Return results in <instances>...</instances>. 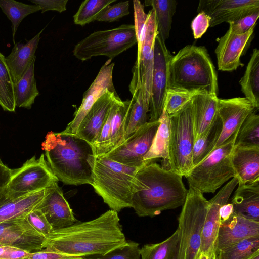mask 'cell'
Here are the masks:
<instances>
[{
  "label": "cell",
  "mask_w": 259,
  "mask_h": 259,
  "mask_svg": "<svg viewBox=\"0 0 259 259\" xmlns=\"http://www.w3.org/2000/svg\"><path fill=\"white\" fill-rule=\"evenodd\" d=\"M46 239L45 248L82 257L106 254L126 242L118 213L111 209L92 220L53 229Z\"/></svg>",
  "instance_id": "1"
},
{
  "label": "cell",
  "mask_w": 259,
  "mask_h": 259,
  "mask_svg": "<svg viewBox=\"0 0 259 259\" xmlns=\"http://www.w3.org/2000/svg\"><path fill=\"white\" fill-rule=\"evenodd\" d=\"M182 177L154 161L143 164L135 176L132 207L140 217H153L183 206L188 189Z\"/></svg>",
  "instance_id": "2"
},
{
  "label": "cell",
  "mask_w": 259,
  "mask_h": 259,
  "mask_svg": "<svg viewBox=\"0 0 259 259\" xmlns=\"http://www.w3.org/2000/svg\"><path fill=\"white\" fill-rule=\"evenodd\" d=\"M41 146L48 166L59 181L91 184L96 157L92 145L74 134L51 131Z\"/></svg>",
  "instance_id": "3"
},
{
  "label": "cell",
  "mask_w": 259,
  "mask_h": 259,
  "mask_svg": "<svg viewBox=\"0 0 259 259\" xmlns=\"http://www.w3.org/2000/svg\"><path fill=\"white\" fill-rule=\"evenodd\" d=\"M168 69L169 88L218 95L217 74L205 47L185 46L172 56Z\"/></svg>",
  "instance_id": "4"
},
{
  "label": "cell",
  "mask_w": 259,
  "mask_h": 259,
  "mask_svg": "<svg viewBox=\"0 0 259 259\" xmlns=\"http://www.w3.org/2000/svg\"><path fill=\"white\" fill-rule=\"evenodd\" d=\"M140 167L129 166L104 156H96L90 185L111 210L119 212L132 207L135 176Z\"/></svg>",
  "instance_id": "5"
},
{
  "label": "cell",
  "mask_w": 259,
  "mask_h": 259,
  "mask_svg": "<svg viewBox=\"0 0 259 259\" xmlns=\"http://www.w3.org/2000/svg\"><path fill=\"white\" fill-rule=\"evenodd\" d=\"M237 133L210 154L184 176L189 187L202 194L213 193L229 179L235 177L232 165V154Z\"/></svg>",
  "instance_id": "6"
},
{
  "label": "cell",
  "mask_w": 259,
  "mask_h": 259,
  "mask_svg": "<svg viewBox=\"0 0 259 259\" xmlns=\"http://www.w3.org/2000/svg\"><path fill=\"white\" fill-rule=\"evenodd\" d=\"M209 201L197 189L189 187L178 218V259H197Z\"/></svg>",
  "instance_id": "7"
},
{
  "label": "cell",
  "mask_w": 259,
  "mask_h": 259,
  "mask_svg": "<svg viewBox=\"0 0 259 259\" xmlns=\"http://www.w3.org/2000/svg\"><path fill=\"white\" fill-rule=\"evenodd\" d=\"M169 116L170 136L167 169L184 176L193 167L195 141L192 100Z\"/></svg>",
  "instance_id": "8"
},
{
  "label": "cell",
  "mask_w": 259,
  "mask_h": 259,
  "mask_svg": "<svg viewBox=\"0 0 259 259\" xmlns=\"http://www.w3.org/2000/svg\"><path fill=\"white\" fill-rule=\"evenodd\" d=\"M137 44L135 26L118 27L94 32L75 46L74 56L82 61L94 56H105L112 59Z\"/></svg>",
  "instance_id": "9"
},
{
  "label": "cell",
  "mask_w": 259,
  "mask_h": 259,
  "mask_svg": "<svg viewBox=\"0 0 259 259\" xmlns=\"http://www.w3.org/2000/svg\"><path fill=\"white\" fill-rule=\"evenodd\" d=\"M44 154L33 156L19 168L13 169L5 187L7 194L19 197L46 189L59 180L48 166Z\"/></svg>",
  "instance_id": "10"
},
{
  "label": "cell",
  "mask_w": 259,
  "mask_h": 259,
  "mask_svg": "<svg viewBox=\"0 0 259 259\" xmlns=\"http://www.w3.org/2000/svg\"><path fill=\"white\" fill-rule=\"evenodd\" d=\"M159 120L148 121L106 154L103 155L118 163L140 167L147 163L144 157L150 150L159 125Z\"/></svg>",
  "instance_id": "11"
},
{
  "label": "cell",
  "mask_w": 259,
  "mask_h": 259,
  "mask_svg": "<svg viewBox=\"0 0 259 259\" xmlns=\"http://www.w3.org/2000/svg\"><path fill=\"white\" fill-rule=\"evenodd\" d=\"M158 33L154 46V65L151 94L149 101V121L158 120L163 111L165 94L169 88V63L172 57Z\"/></svg>",
  "instance_id": "12"
},
{
  "label": "cell",
  "mask_w": 259,
  "mask_h": 259,
  "mask_svg": "<svg viewBox=\"0 0 259 259\" xmlns=\"http://www.w3.org/2000/svg\"><path fill=\"white\" fill-rule=\"evenodd\" d=\"M46 237L38 233L26 217L0 223V244L34 252L45 248Z\"/></svg>",
  "instance_id": "13"
},
{
  "label": "cell",
  "mask_w": 259,
  "mask_h": 259,
  "mask_svg": "<svg viewBox=\"0 0 259 259\" xmlns=\"http://www.w3.org/2000/svg\"><path fill=\"white\" fill-rule=\"evenodd\" d=\"M257 11L259 0H202L197 10L210 17V27L223 22H236Z\"/></svg>",
  "instance_id": "14"
},
{
  "label": "cell",
  "mask_w": 259,
  "mask_h": 259,
  "mask_svg": "<svg viewBox=\"0 0 259 259\" xmlns=\"http://www.w3.org/2000/svg\"><path fill=\"white\" fill-rule=\"evenodd\" d=\"M111 60L109 59L102 66L92 83L84 93L81 104L75 112L73 119L61 132L62 133L75 134L89 111L107 90L117 93L112 80L114 63H111Z\"/></svg>",
  "instance_id": "15"
},
{
  "label": "cell",
  "mask_w": 259,
  "mask_h": 259,
  "mask_svg": "<svg viewBox=\"0 0 259 259\" xmlns=\"http://www.w3.org/2000/svg\"><path fill=\"white\" fill-rule=\"evenodd\" d=\"M255 110L245 97L219 98L218 113L222 122V130L214 149L225 143L237 133L244 120Z\"/></svg>",
  "instance_id": "16"
},
{
  "label": "cell",
  "mask_w": 259,
  "mask_h": 259,
  "mask_svg": "<svg viewBox=\"0 0 259 259\" xmlns=\"http://www.w3.org/2000/svg\"><path fill=\"white\" fill-rule=\"evenodd\" d=\"M147 14L145 37L140 55L137 58L133 69L140 75L144 100L149 107L154 65V41L158 32L154 11L152 9Z\"/></svg>",
  "instance_id": "17"
},
{
  "label": "cell",
  "mask_w": 259,
  "mask_h": 259,
  "mask_svg": "<svg viewBox=\"0 0 259 259\" xmlns=\"http://www.w3.org/2000/svg\"><path fill=\"white\" fill-rule=\"evenodd\" d=\"M35 208L41 211L53 229L69 227L76 221L58 182L46 188L42 200Z\"/></svg>",
  "instance_id": "18"
},
{
  "label": "cell",
  "mask_w": 259,
  "mask_h": 259,
  "mask_svg": "<svg viewBox=\"0 0 259 259\" xmlns=\"http://www.w3.org/2000/svg\"><path fill=\"white\" fill-rule=\"evenodd\" d=\"M255 25L246 33L236 34L229 29L219 40L215 50L218 69L231 72L243 66L240 57L255 29Z\"/></svg>",
  "instance_id": "19"
},
{
  "label": "cell",
  "mask_w": 259,
  "mask_h": 259,
  "mask_svg": "<svg viewBox=\"0 0 259 259\" xmlns=\"http://www.w3.org/2000/svg\"><path fill=\"white\" fill-rule=\"evenodd\" d=\"M119 98L117 93L107 90L93 105L74 135L93 146L98 139L112 104Z\"/></svg>",
  "instance_id": "20"
},
{
  "label": "cell",
  "mask_w": 259,
  "mask_h": 259,
  "mask_svg": "<svg viewBox=\"0 0 259 259\" xmlns=\"http://www.w3.org/2000/svg\"><path fill=\"white\" fill-rule=\"evenodd\" d=\"M238 183L236 177L232 178L212 198L208 200V206L202 232L199 253L213 247L216 248V241L220 223L219 209L223 205L227 203Z\"/></svg>",
  "instance_id": "21"
},
{
  "label": "cell",
  "mask_w": 259,
  "mask_h": 259,
  "mask_svg": "<svg viewBox=\"0 0 259 259\" xmlns=\"http://www.w3.org/2000/svg\"><path fill=\"white\" fill-rule=\"evenodd\" d=\"M259 236V222L233 214L227 220L220 223L216 251L246 238Z\"/></svg>",
  "instance_id": "22"
},
{
  "label": "cell",
  "mask_w": 259,
  "mask_h": 259,
  "mask_svg": "<svg viewBox=\"0 0 259 259\" xmlns=\"http://www.w3.org/2000/svg\"><path fill=\"white\" fill-rule=\"evenodd\" d=\"M5 187L0 190V223L26 217L37 206L46 192L45 189L21 196L14 197L6 193Z\"/></svg>",
  "instance_id": "23"
},
{
  "label": "cell",
  "mask_w": 259,
  "mask_h": 259,
  "mask_svg": "<svg viewBox=\"0 0 259 259\" xmlns=\"http://www.w3.org/2000/svg\"><path fill=\"white\" fill-rule=\"evenodd\" d=\"M232 165L238 183L246 184L259 179V147L234 145Z\"/></svg>",
  "instance_id": "24"
},
{
  "label": "cell",
  "mask_w": 259,
  "mask_h": 259,
  "mask_svg": "<svg viewBox=\"0 0 259 259\" xmlns=\"http://www.w3.org/2000/svg\"><path fill=\"white\" fill-rule=\"evenodd\" d=\"M238 185L231 202L234 213L259 222V179Z\"/></svg>",
  "instance_id": "25"
},
{
  "label": "cell",
  "mask_w": 259,
  "mask_h": 259,
  "mask_svg": "<svg viewBox=\"0 0 259 259\" xmlns=\"http://www.w3.org/2000/svg\"><path fill=\"white\" fill-rule=\"evenodd\" d=\"M218 97L215 94L199 92L192 99L195 140L211 125L218 113Z\"/></svg>",
  "instance_id": "26"
},
{
  "label": "cell",
  "mask_w": 259,
  "mask_h": 259,
  "mask_svg": "<svg viewBox=\"0 0 259 259\" xmlns=\"http://www.w3.org/2000/svg\"><path fill=\"white\" fill-rule=\"evenodd\" d=\"M43 30L26 44L17 43L6 57L14 83L17 82L27 69L34 58Z\"/></svg>",
  "instance_id": "27"
},
{
  "label": "cell",
  "mask_w": 259,
  "mask_h": 259,
  "mask_svg": "<svg viewBox=\"0 0 259 259\" xmlns=\"http://www.w3.org/2000/svg\"><path fill=\"white\" fill-rule=\"evenodd\" d=\"M245 97L259 108V51L254 49L242 77L239 81Z\"/></svg>",
  "instance_id": "28"
},
{
  "label": "cell",
  "mask_w": 259,
  "mask_h": 259,
  "mask_svg": "<svg viewBox=\"0 0 259 259\" xmlns=\"http://www.w3.org/2000/svg\"><path fill=\"white\" fill-rule=\"evenodd\" d=\"M222 130V122L219 113L210 126L195 141L192 163L193 166L198 164L213 150Z\"/></svg>",
  "instance_id": "29"
},
{
  "label": "cell",
  "mask_w": 259,
  "mask_h": 259,
  "mask_svg": "<svg viewBox=\"0 0 259 259\" xmlns=\"http://www.w3.org/2000/svg\"><path fill=\"white\" fill-rule=\"evenodd\" d=\"M34 58L30 65L19 81L14 84V95L16 107L29 109L39 95L34 78Z\"/></svg>",
  "instance_id": "30"
},
{
  "label": "cell",
  "mask_w": 259,
  "mask_h": 259,
  "mask_svg": "<svg viewBox=\"0 0 259 259\" xmlns=\"http://www.w3.org/2000/svg\"><path fill=\"white\" fill-rule=\"evenodd\" d=\"M160 124L153 139L151 147L144 157L145 162L163 158L167 162L170 136V118L163 110L159 119Z\"/></svg>",
  "instance_id": "31"
},
{
  "label": "cell",
  "mask_w": 259,
  "mask_h": 259,
  "mask_svg": "<svg viewBox=\"0 0 259 259\" xmlns=\"http://www.w3.org/2000/svg\"><path fill=\"white\" fill-rule=\"evenodd\" d=\"M145 6H150L154 11L157 32L162 39L165 40L169 37L171 27L172 19L177 5L175 0H147Z\"/></svg>",
  "instance_id": "32"
},
{
  "label": "cell",
  "mask_w": 259,
  "mask_h": 259,
  "mask_svg": "<svg viewBox=\"0 0 259 259\" xmlns=\"http://www.w3.org/2000/svg\"><path fill=\"white\" fill-rule=\"evenodd\" d=\"M179 243V234L177 229L161 242L144 245L140 248L141 259H178Z\"/></svg>",
  "instance_id": "33"
},
{
  "label": "cell",
  "mask_w": 259,
  "mask_h": 259,
  "mask_svg": "<svg viewBox=\"0 0 259 259\" xmlns=\"http://www.w3.org/2000/svg\"><path fill=\"white\" fill-rule=\"evenodd\" d=\"M133 102V98L122 101L114 113L111 124L107 153L123 141Z\"/></svg>",
  "instance_id": "34"
},
{
  "label": "cell",
  "mask_w": 259,
  "mask_h": 259,
  "mask_svg": "<svg viewBox=\"0 0 259 259\" xmlns=\"http://www.w3.org/2000/svg\"><path fill=\"white\" fill-rule=\"evenodd\" d=\"M131 93L133 95L134 102L130 113L123 141L148 122L147 113L149 112V107L145 104L144 100L142 86Z\"/></svg>",
  "instance_id": "35"
},
{
  "label": "cell",
  "mask_w": 259,
  "mask_h": 259,
  "mask_svg": "<svg viewBox=\"0 0 259 259\" xmlns=\"http://www.w3.org/2000/svg\"><path fill=\"white\" fill-rule=\"evenodd\" d=\"M0 8L12 23L13 41L18 26L27 15L40 10L39 6L28 5L14 0H0Z\"/></svg>",
  "instance_id": "36"
},
{
  "label": "cell",
  "mask_w": 259,
  "mask_h": 259,
  "mask_svg": "<svg viewBox=\"0 0 259 259\" xmlns=\"http://www.w3.org/2000/svg\"><path fill=\"white\" fill-rule=\"evenodd\" d=\"M14 87L6 57L0 53V106L5 111L14 112L15 110Z\"/></svg>",
  "instance_id": "37"
},
{
  "label": "cell",
  "mask_w": 259,
  "mask_h": 259,
  "mask_svg": "<svg viewBox=\"0 0 259 259\" xmlns=\"http://www.w3.org/2000/svg\"><path fill=\"white\" fill-rule=\"evenodd\" d=\"M259 252V236L246 238L220 249L217 259H249Z\"/></svg>",
  "instance_id": "38"
},
{
  "label": "cell",
  "mask_w": 259,
  "mask_h": 259,
  "mask_svg": "<svg viewBox=\"0 0 259 259\" xmlns=\"http://www.w3.org/2000/svg\"><path fill=\"white\" fill-rule=\"evenodd\" d=\"M254 110L244 120L236 135L235 145L259 147V115Z\"/></svg>",
  "instance_id": "39"
},
{
  "label": "cell",
  "mask_w": 259,
  "mask_h": 259,
  "mask_svg": "<svg viewBox=\"0 0 259 259\" xmlns=\"http://www.w3.org/2000/svg\"><path fill=\"white\" fill-rule=\"evenodd\" d=\"M116 0H85L73 16L75 24L83 26L96 20L104 9Z\"/></svg>",
  "instance_id": "40"
},
{
  "label": "cell",
  "mask_w": 259,
  "mask_h": 259,
  "mask_svg": "<svg viewBox=\"0 0 259 259\" xmlns=\"http://www.w3.org/2000/svg\"><path fill=\"white\" fill-rule=\"evenodd\" d=\"M199 92H190L168 88L166 91L163 110L169 116L174 114L192 100Z\"/></svg>",
  "instance_id": "41"
},
{
  "label": "cell",
  "mask_w": 259,
  "mask_h": 259,
  "mask_svg": "<svg viewBox=\"0 0 259 259\" xmlns=\"http://www.w3.org/2000/svg\"><path fill=\"white\" fill-rule=\"evenodd\" d=\"M139 245L135 242L126 241L124 245L106 254L86 256L83 259H141Z\"/></svg>",
  "instance_id": "42"
},
{
  "label": "cell",
  "mask_w": 259,
  "mask_h": 259,
  "mask_svg": "<svg viewBox=\"0 0 259 259\" xmlns=\"http://www.w3.org/2000/svg\"><path fill=\"white\" fill-rule=\"evenodd\" d=\"M134 22L137 44L138 46L137 57L140 55L145 37L148 14L144 11V5L140 1H133Z\"/></svg>",
  "instance_id": "43"
},
{
  "label": "cell",
  "mask_w": 259,
  "mask_h": 259,
  "mask_svg": "<svg viewBox=\"0 0 259 259\" xmlns=\"http://www.w3.org/2000/svg\"><path fill=\"white\" fill-rule=\"evenodd\" d=\"M129 14V2H121L113 5L107 6L99 14L96 20L111 22Z\"/></svg>",
  "instance_id": "44"
},
{
  "label": "cell",
  "mask_w": 259,
  "mask_h": 259,
  "mask_svg": "<svg viewBox=\"0 0 259 259\" xmlns=\"http://www.w3.org/2000/svg\"><path fill=\"white\" fill-rule=\"evenodd\" d=\"M26 218L33 228L46 237L53 230L45 215L39 209L35 208L29 213Z\"/></svg>",
  "instance_id": "45"
},
{
  "label": "cell",
  "mask_w": 259,
  "mask_h": 259,
  "mask_svg": "<svg viewBox=\"0 0 259 259\" xmlns=\"http://www.w3.org/2000/svg\"><path fill=\"white\" fill-rule=\"evenodd\" d=\"M259 17V11L254 12L239 20L229 23V29L236 34L246 33L256 24Z\"/></svg>",
  "instance_id": "46"
},
{
  "label": "cell",
  "mask_w": 259,
  "mask_h": 259,
  "mask_svg": "<svg viewBox=\"0 0 259 259\" xmlns=\"http://www.w3.org/2000/svg\"><path fill=\"white\" fill-rule=\"evenodd\" d=\"M210 17L204 12H200L193 19L191 27L195 39L200 38L209 27Z\"/></svg>",
  "instance_id": "47"
},
{
  "label": "cell",
  "mask_w": 259,
  "mask_h": 259,
  "mask_svg": "<svg viewBox=\"0 0 259 259\" xmlns=\"http://www.w3.org/2000/svg\"><path fill=\"white\" fill-rule=\"evenodd\" d=\"M83 257L58 252L48 248L30 252L26 259H83Z\"/></svg>",
  "instance_id": "48"
},
{
  "label": "cell",
  "mask_w": 259,
  "mask_h": 259,
  "mask_svg": "<svg viewBox=\"0 0 259 259\" xmlns=\"http://www.w3.org/2000/svg\"><path fill=\"white\" fill-rule=\"evenodd\" d=\"M34 5L39 7L42 13L53 10L61 13L66 10L68 0H31Z\"/></svg>",
  "instance_id": "49"
},
{
  "label": "cell",
  "mask_w": 259,
  "mask_h": 259,
  "mask_svg": "<svg viewBox=\"0 0 259 259\" xmlns=\"http://www.w3.org/2000/svg\"><path fill=\"white\" fill-rule=\"evenodd\" d=\"M29 254L22 249L0 244V259H26Z\"/></svg>",
  "instance_id": "50"
},
{
  "label": "cell",
  "mask_w": 259,
  "mask_h": 259,
  "mask_svg": "<svg viewBox=\"0 0 259 259\" xmlns=\"http://www.w3.org/2000/svg\"><path fill=\"white\" fill-rule=\"evenodd\" d=\"M13 169L6 166L4 164L0 165V190L6 187L8 183Z\"/></svg>",
  "instance_id": "51"
},
{
  "label": "cell",
  "mask_w": 259,
  "mask_h": 259,
  "mask_svg": "<svg viewBox=\"0 0 259 259\" xmlns=\"http://www.w3.org/2000/svg\"><path fill=\"white\" fill-rule=\"evenodd\" d=\"M233 213V206L231 203L223 205L219 209L220 222L227 220Z\"/></svg>",
  "instance_id": "52"
},
{
  "label": "cell",
  "mask_w": 259,
  "mask_h": 259,
  "mask_svg": "<svg viewBox=\"0 0 259 259\" xmlns=\"http://www.w3.org/2000/svg\"><path fill=\"white\" fill-rule=\"evenodd\" d=\"M217 257L216 248L213 247L206 251L200 252L197 259H217Z\"/></svg>",
  "instance_id": "53"
},
{
  "label": "cell",
  "mask_w": 259,
  "mask_h": 259,
  "mask_svg": "<svg viewBox=\"0 0 259 259\" xmlns=\"http://www.w3.org/2000/svg\"><path fill=\"white\" fill-rule=\"evenodd\" d=\"M249 259H259V252L255 254Z\"/></svg>",
  "instance_id": "54"
},
{
  "label": "cell",
  "mask_w": 259,
  "mask_h": 259,
  "mask_svg": "<svg viewBox=\"0 0 259 259\" xmlns=\"http://www.w3.org/2000/svg\"><path fill=\"white\" fill-rule=\"evenodd\" d=\"M3 164V162L1 161V159L0 158V165Z\"/></svg>",
  "instance_id": "55"
}]
</instances>
